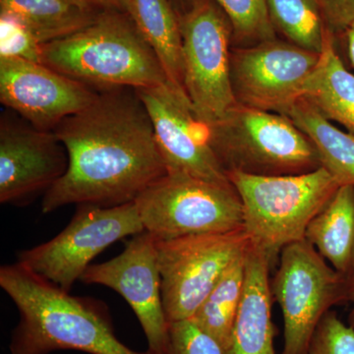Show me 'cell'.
Masks as SVG:
<instances>
[{"mask_svg":"<svg viewBox=\"0 0 354 354\" xmlns=\"http://www.w3.org/2000/svg\"><path fill=\"white\" fill-rule=\"evenodd\" d=\"M305 239L342 276L354 272V185L339 186L313 220Z\"/></svg>","mask_w":354,"mask_h":354,"instance_id":"obj_18","label":"cell"},{"mask_svg":"<svg viewBox=\"0 0 354 354\" xmlns=\"http://www.w3.org/2000/svg\"><path fill=\"white\" fill-rule=\"evenodd\" d=\"M152 121L167 172L232 184L211 142V130L194 113L189 99L171 84L135 88Z\"/></svg>","mask_w":354,"mask_h":354,"instance_id":"obj_11","label":"cell"},{"mask_svg":"<svg viewBox=\"0 0 354 354\" xmlns=\"http://www.w3.org/2000/svg\"><path fill=\"white\" fill-rule=\"evenodd\" d=\"M184 88L205 124H216L236 108L232 81L230 25L213 3L200 0L183 16Z\"/></svg>","mask_w":354,"mask_h":354,"instance_id":"obj_9","label":"cell"},{"mask_svg":"<svg viewBox=\"0 0 354 354\" xmlns=\"http://www.w3.org/2000/svg\"><path fill=\"white\" fill-rule=\"evenodd\" d=\"M68 155L53 131L1 118L0 203H17L48 190L64 176Z\"/></svg>","mask_w":354,"mask_h":354,"instance_id":"obj_15","label":"cell"},{"mask_svg":"<svg viewBox=\"0 0 354 354\" xmlns=\"http://www.w3.org/2000/svg\"><path fill=\"white\" fill-rule=\"evenodd\" d=\"M102 12L80 0H0V14L24 25L41 44L80 31Z\"/></svg>","mask_w":354,"mask_h":354,"instance_id":"obj_19","label":"cell"},{"mask_svg":"<svg viewBox=\"0 0 354 354\" xmlns=\"http://www.w3.org/2000/svg\"><path fill=\"white\" fill-rule=\"evenodd\" d=\"M134 202L146 232L160 241L243 230V208L232 184L167 172Z\"/></svg>","mask_w":354,"mask_h":354,"instance_id":"obj_6","label":"cell"},{"mask_svg":"<svg viewBox=\"0 0 354 354\" xmlns=\"http://www.w3.org/2000/svg\"><path fill=\"white\" fill-rule=\"evenodd\" d=\"M270 271L265 256L250 244L246 256L243 298L230 344L223 354H277Z\"/></svg>","mask_w":354,"mask_h":354,"instance_id":"obj_16","label":"cell"},{"mask_svg":"<svg viewBox=\"0 0 354 354\" xmlns=\"http://www.w3.org/2000/svg\"><path fill=\"white\" fill-rule=\"evenodd\" d=\"M286 115L315 147L321 167L339 185H354V134L335 127L304 97Z\"/></svg>","mask_w":354,"mask_h":354,"instance_id":"obj_21","label":"cell"},{"mask_svg":"<svg viewBox=\"0 0 354 354\" xmlns=\"http://www.w3.org/2000/svg\"><path fill=\"white\" fill-rule=\"evenodd\" d=\"M209 127L212 146L227 172L286 176L321 167L315 147L285 114L239 104Z\"/></svg>","mask_w":354,"mask_h":354,"instance_id":"obj_5","label":"cell"},{"mask_svg":"<svg viewBox=\"0 0 354 354\" xmlns=\"http://www.w3.org/2000/svg\"><path fill=\"white\" fill-rule=\"evenodd\" d=\"M308 354H354V328L330 310L314 332Z\"/></svg>","mask_w":354,"mask_h":354,"instance_id":"obj_25","label":"cell"},{"mask_svg":"<svg viewBox=\"0 0 354 354\" xmlns=\"http://www.w3.org/2000/svg\"><path fill=\"white\" fill-rule=\"evenodd\" d=\"M99 92L43 64L0 57V101L32 127L53 131L65 118L80 113Z\"/></svg>","mask_w":354,"mask_h":354,"instance_id":"obj_14","label":"cell"},{"mask_svg":"<svg viewBox=\"0 0 354 354\" xmlns=\"http://www.w3.org/2000/svg\"><path fill=\"white\" fill-rule=\"evenodd\" d=\"M165 354H223V348L193 320L169 324Z\"/></svg>","mask_w":354,"mask_h":354,"instance_id":"obj_27","label":"cell"},{"mask_svg":"<svg viewBox=\"0 0 354 354\" xmlns=\"http://www.w3.org/2000/svg\"><path fill=\"white\" fill-rule=\"evenodd\" d=\"M249 245L244 230L157 239L160 290L167 322L192 319L223 272Z\"/></svg>","mask_w":354,"mask_h":354,"instance_id":"obj_8","label":"cell"},{"mask_svg":"<svg viewBox=\"0 0 354 354\" xmlns=\"http://www.w3.org/2000/svg\"><path fill=\"white\" fill-rule=\"evenodd\" d=\"M319 57L320 53L274 39L235 51L232 81L237 102L286 115L302 99Z\"/></svg>","mask_w":354,"mask_h":354,"instance_id":"obj_12","label":"cell"},{"mask_svg":"<svg viewBox=\"0 0 354 354\" xmlns=\"http://www.w3.org/2000/svg\"><path fill=\"white\" fill-rule=\"evenodd\" d=\"M227 14L235 36L262 41L274 39L267 0H216Z\"/></svg>","mask_w":354,"mask_h":354,"instance_id":"obj_24","label":"cell"},{"mask_svg":"<svg viewBox=\"0 0 354 354\" xmlns=\"http://www.w3.org/2000/svg\"><path fill=\"white\" fill-rule=\"evenodd\" d=\"M53 131L66 149L68 167L46 191L44 214L71 204H127L167 174L152 121L134 88H102L90 106Z\"/></svg>","mask_w":354,"mask_h":354,"instance_id":"obj_1","label":"cell"},{"mask_svg":"<svg viewBox=\"0 0 354 354\" xmlns=\"http://www.w3.org/2000/svg\"><path fill=\"white\" fill-rule=\"evenodd\" d=\"M348 304L351 305L348 324L354 328V272L348 278Z\"/></svg>","mask_w":354,"mask_h":354,"instance_id":"obj_30","label":"cell"},{"mask_svg":"<svg viewBox=\"0 0 354 354\" xmlns=\"http://www.w3.org/2000/svg\"><path fill=\"white\" fill-rule=\"evenodd\" d=\"M247 251L248 249L230 265L191 319L198 327L211 335L223 351L230 344L243 298Z\"/></svg>","mask_w":354,"mask_h":354,"instance_id":"obj_22","label":"cell"},{"mask_svg":"<svg viewBox=\"0 0 354 354\" xmlns=\"http://www.w3.org/2000/svg\"><path fill=\"white\" fill-rule=\"evenodd\" d=\"M50 68L101 88H149L169 83L131 16L104 11L87 27L41 44Z\"/></svg>","mask_w":354,"mask_h":354,"instance_id":"obj_3","label":"cell"},{"mask_svg":"<svg viewBox=\"0 0 354 354\" xmlns=\"http://www.w3.org/2000/svg\"><path fill=\"white\" fill-rule=\"evenodd\" d=\"M144 230L134 201L113 207L80 204L59 234L46 243L22 251L18 262L69 292L95 256L114 242Z\"/></svg>","mask_w":354,"mask_h":354,"instance_id":"obj_10","label":"cell"},{"mask_svg":"<svg viewBox=\"0 0 354 354\" xmlns=\"http://www.w3.org/2000/svg\"><path fill=\"white\" fill-rule=\"evenodd\" d=\"M80 281L108 286L120 293L138 318L149 351L165 354L169 324L162 305L155 236L146 230L134 235L120 255L108 262L88 266Z\"/></svg>","mask_w":354,"mask_h":354,"instance_id":"obj_13","label":"cell"},{"mask_svg":"<svg viewBox=\"0 0 354 354\" xmlns=\"http://www.w3.org/2000/svg\"><path fill=\"white\" fill-rule=\"evenodd\" d=\"M0 286L20 314L11 337V354H48L64 349L90 354H153L123 344L101 302L72 297L20 262L2 266Z\"/></svg>","mask_w":354,"mask_h":354,"instance_id":"obj_2","label":"cell"},{"mask_svg":"<svg viewBox=\"0 0 354 354\" xmlns=\"http://www.w3.org/2000/svg\"><path fill=\"white\" fill-rule=\"evenodd\" d=\"M227 176L241 197L244 232L271 269L286 246L305 239L310 221L341 186L323 167L286 176Z\"/></svg>","mask_w":354,"mask_h":354,"instance_id":"obj_4","label":"cell"},{"mask_svg":"<svg viewBox=\"0 0 354 354\" xmlns=\"http://www.w3.org/2000/svg\"><path fill=\"white\" fill-rule=\"evenodd\" d=\"M129 15L157 55L167 81L186 95L180 23L169 0H129Z\"/></svg>","mask_w":354,"mask_h":354,"instance_id":"obj_20","label":"cell"},{"mask_svg":"<svg viewBox=\"0 0 354 354\" xmlns=\"http://www.w3.org/2000/svg\"><path fill=\"white\" fill-rule=\"evenodd\" d=\"M271 291L283 317L281 354H308L310 342L325 314L335 305L348 304V278L304 239L281 250Z\"/></svg>","mask_w":354,"mask_h":354,"instance_id":"obj_7","label":"cell"},{"mask_svg":"<svg viewBox=\"0 0 354 354\" xmlns=\"http://www.w3.org/2000/svg\"><path fill=\"white\" fill-rule=\"evenodd\" d=\"M100 11H118L129 14V0H80Z\"/></svg>","mask_w":354,"mask_h":354,"instance_id":"obj_29","label":"cell"},{"mask_svg":"<svg viewBox=\"0 0 354 354\" xmlns=\"http://www.w3.org/2000/svg\"><path fill=\"white\" fill-rule=\"evenodd\" d=\"M0 57L41 62V44L31 32L10 16L0 14Z\"/></svg>","mask_w":354,"mask_h":354,"instance_id":"obj_26","label":"cell"},{"mask_svg":"<svg viewBox=\"0 0 354 354\" xmlns=\"http://www.w3.org/2000/svg\"><path fill=\"white\" fill-rule=\"evenodd\" d=\"M330 31L346 32L354 23V0H319Z\"/></svg>","mask_w":354,"mask_h":354,"instance_id":"obj_28","label":"cell"},{"mask_svg":"<svg viewBox=\"0 0 354 354\" xmlns=\"http://www.w3.org/2000/svg\"><path fill=\"white\" fill-rule=\"evenodd\" d=\"M349 60L354 67V23L346 31Z\"/></svg>","mask_w":354,"mask_h":354,"instance_id":"obj_31","label":"cell"},{"mask_svg":"<svg viewBox=\"0 0 354 354\" xmlns=\"http://www.w3.org/2000/svg\"><path fill=\"white\" fill-rule=\"evenodd\" d=\"M302 97L326 118L354 134V75L337 55L329 28H326L318 64L305 83Z\"/></svg>","mask_w":354,"mask_h":354,"instance_id":"obj_17","label":"cell"},{"mask_svg":"<svg viewBox=\"0 0 354 354\" xmlns=\"http://www.w3.org/2000/svg\"><path fill=\"white\" fill-rule=\"evenodd\" d=\"M267 4L272 26L291 43L321 53L327 27L319 0H267Z\"/></svg>","mask_w":354,"mask_h":354,"instance_id":"obj_23","label":"cell"}]
</instances>
